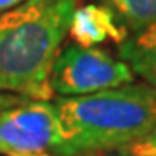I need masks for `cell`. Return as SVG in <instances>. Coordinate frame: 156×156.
I'll return each instance as SVG.
<instances>
[{"label": "cell", "instance_id": "6da1fadb", "mask_svg": "<svg viewBox=\"0 0 156 156\" xmlns=\"http://www.w3.org/2000/svg\"><path fill=\"white\" fill-rule=\"evenodd\" d=\"M78 0H24L0 12V90L49 101L50 73Z\"/></svg>", "mask_w": 156, "mask_h": 156}, {"label": "cell", "instance_id": "7a4b0ae2", "mask_svg": "<svg viewBox=\"0 0 156 156\" xmlns=\"http://www.w3.org/2000/svg\"><path fill=\"white\" fill-rule=\"evenodd\" d=\"M56 108L61 123L57 156L122 151L156 130V87L147 83L59 97Z\"/></svg>", "mask_w": 156, "mask_h": 156}, {"label": "cell", "instance_id": "3957f363", "mask_svg": "<svg viewBox=\"0 0 156 156\" xmlns=\"http://www.w3.org/2000/svg\"><path fill=\"white\" fill-rule=\"evenodd\" d=\"M132 82L134 73L122 59L102 49L78 44L68 45L59 52L50 73V87L62 97L89 95Z\"/></svg>", "mask_w": 156, "mask_h": 156}, {"label": "cell", "instance_id": "277c9868", "mask_svg": "<svg viewBox=\"0 0 156 156\" xmlns=\"http://www.w3.org/2000/svg\"><path fill=\"white\" fill-rule=\"evenodd\" d=\"M61 144V123L56 102L24 101L0 111V153L7 156H38L56 153Z\"/></svg>", "mask_w": 156, "mask_h": 156}, {"label": "cell", "instance_id": "5b68a950", "mask_svg": "<svg viewBox=\"0 0 156 156\" xmlns=\"http://www.w3.org/2000/svg\"><path fill=\"white\" fill-rule=\"evenodd\" d=\"M69 35L75 44L82 47H94L106 40L122 44L127 38V30L116 21V17L106 5L89 4L76 7L73 14Z\"/></svg>", "mask_w": 156, "mask_h": 156}, {"label": "cell", "instance_id": "8992f818", "mask_svg": "<svg viewBox=\"0 0 156 156\" xmlns=\"http://www.w3.org/2000/svg\"><path fill=\"white\" fill-rule=\"evenodd\" d=\"M118 54L134 75L156 87V23L127 37L118 47Z\"/></svg>", "mask_w": 156, "mask_h": 156}, {"label": "cell", "instance_id": "52a82bcc", "mask_svg": "<svg viewBox=\"0 0 156 156\" xmlns=\"http://www.w3.org/2000/svg\"><path fill=\"white\" fill-rule=\"evenodd\" d=\"M104 4L127 31L135 33L156 23V0H104Z\"/></svg>", "mask_w": 156, "mask_h": 156}, {"label": "cell", "instance_id": "ba28073f", "mask_svg": "<svg viewBox=\"0 0 156 156\" xmlns=\"http://www.w3.org/2000/svg\"><path fill=\"white\" fill-rule=\"evenodd\" d=\"M118 153L120 156H156V130Z\"/></svg>", "mask_w": 156, "mask_h": 156}, {"label": "cell", "instance_id": "9c48e42d", "mask_svg": "<svg viewBox=\"0 0 156 156\" xmlns=\"http://www.w3.org/2000/svg\"><path fill=\"white\" fill-rule=\"evenodd\" d=\"M24 101H28V99H24L21 95L11 94V92H2L0 90V111L9 109V108H14V106H19Z\"/></svg>", "mask_w": 156, "mask_h": 156}, {"label": "cell", "instance_id": "30bf717a", "mask_svg": "<svg viewBox=\"0 0 156 156\" xmlns=\"http://www.w3.org/2000/svg\"><path fill=\"white\" fill-rule=\"evenodd\" d=\"M23 2H24V0H0V12L9 11V9L19 5V4H23Z\"/></svg>", "mask_w": 156, "mask_h": 156}, {"label": "cell", "instance_id": "8fae6325", "mask_svg": "<svg viewBox=\"0 0 156 156\" xmlns=\"http://www.w3.org/2000/svg\"><path fill=\"white\" fill-rule=\"evenodd\" d=\"M0 156H7V154H2V153H0Z\"/></svg>", "mask_w": 156, "mask_h": 156}, {"label": "cell", "instance_id": "7c38bea8", "mask_svg": "<svg viewBox=\"0 0 156 156\" xmlns=\"http://www.w3.org/2000/svg\"><path fill=\"white\" fill-rule=\"evenodd\" d=\"M56 156H57V154H56Z\"/></svg>", "mask_w": 156, "mask_h": 156}]
</instances>
